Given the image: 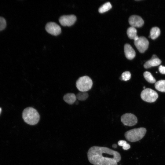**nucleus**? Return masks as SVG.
Instances as JSON below:
<instances>
[{"mask_svg": "<svg viewBox=\"0 0 165 165\" xmlns=\"http://www.w3.org/2000/svg\"><path fill=\"white\" fill-rule=\"evenodd\" d=\"M121 120L124 125L128 126H134L138 122L137 117L130 113H127L123 115L121 117Z\"/></svg>", "mask_w": 165, "mask_h": 165, "instance_id": "6", "label": "nucleus"}, {"mask_svg": "<svg viewBox=\"0 0 165 165\" xmlns=\"http://www.w3.org/2000/svg\"><path fill=\"white\" fill-rule=\"evenodd\" d=\"M127 143L126 141L124 140H121L119 141L118 142V144L119 146H123L125 144H126Z\"/></svg>", "mask_w": 165, "mask_h": 165, "instance_id": "23", "label": "nucleus"}, {"mask_svg": "<svg viewBox=\"0 0 165 165\" xmlns=\"http://www.w3.org/2000/svg\"><path fill=\"white\" fill-rule=\"evenodd\" d=\"M145 87L144 86V88L145 89Z\"/></svg>", "mask_w": 165, "mask_h": 165, "instance_id": "28", "label": "nucleus"}, {"mask_svg": "<svg viewBox=\"0 0 165 165\" xmlns=\"http://www.w3.org/2000/svg\"><path fill=\"white\" fill-rule=\"evenodd\" d=\"M112 5L109 2H107L100 7L98 9L100 13H102L109 10L112 8Z\"/></svg>", "mask_w": 165, "mask_h": 165, "instance_id": "18", "label": "nucleus"}, {"mask_svg": "<svg viewBox=\"0 0 165 165\" xmlns=\"http://www.w3.org/2000/svg\"><path fill=\"white\" fill-rule=\"evenodd\" d=\"M76 103V105H77V104H78V101H76V103Z\"/></svg>", "mask_w": 165, "mask_h": 165, "instance_id": "27", "label": "nucleus"}, {"mask_svg": "<svg viewBox=\"0 0 165 165\" xmlns=\"http://www.w3.org/2000/svg\"><path fill=\"white\" fill-rule=\"evenodd\" d=\"M45 29L47 32L53 35H57L61 32V29L60 26L53 22L47 23L46 25Z\"/></svg>", "mask_w": 165, "mask_h": 165, "instance_id": "8", "label": "nucleus"}, {"mask_svg": "<svg viewBox=\"0 0 165 165\" xmlns=\"http://www.w3.org/2000/svg\"><path fill=\"white\" fill-rule=\"evenodd\" d=\"M155 87L158 90L165 92V80H161L157 81L155 82Z\"/></svg>", "mask_w": 165, "mask_h": 165, "instance_id": "16", "label": "nucleus"}, {"mask_svg": "<svg viewBox=\"0 0 165 165\" xmlns=\"http://www.w3.org/2000/svg\"><path fill=\"white\" fill-rule=\"evenodd\" d=\"M160 72L163 74H165V67L160 65L159 68Z\"/></svg>", "mask_w": 165, "mask_h": 165, "instance_id": "22", "label": "nucleus"}, {"mask_svg": "<svg viewBox=\"0 0 165 165\" xmlns=\"http://www.w3.org/2000/svg\"><path fill=\"white\" fill-rule=\"evenodd\" d=\"M87 155L89 161L94 165H117L121 160L119 152L105 147L92 146Z\"/></svg>", "mask_w": 165, "mask_h": 165, "instance_id": "1", "label": "nucleus"}, {"mask_svg": "<svg viewBox=\"0 0 165 165\" xmlns=\"http://www.w3.org/2000/svg\"><path fill=\"white\" fill-rule=\"evenodd\" d=\"M124 51L125 56L128 59L132 60L135 57L136 55L135 51L129 44L125 45Z\"/></svg>", "mask_w": 165, "mask_h": 165, "instance_id": "11", "label": "nucleus"}, {"mask_svg": "<svg viewBox=\"0 0 165 165\" xmlns=\"http://www.w3.org/2000/svg\"><path fill=\"white\" fill-rule=\"evenodd\" d=\"M22 118L27 124L34 125L39 122L40 116L37 111L31 107H27L24 109L22 113Z\"/></svg>", "mask_w": 165, "mask_h": 165, "instance_id": "2", "label": "nucleus"}, {"mask_svg": "<svg viewBox=\"0 0 165 165\" xmlns=\"http://www.w3.org/2000/svg\"><path fill=\"white\" fill-rule=\"evenodd\" d=\"M131 78V73L129 71H125L122 74L120 79L121 80L127 81L129 80Z\"/></svg>", "mask_w": 165, "mask_h": 165, "instance_id": "20", "label": "nucleus"}, {"mask_svg": "<svg viewBox=\"0 0 165 165\" xmlns=\"http://www.w3.org/2000/svg\"><path fill=\"white\" fill-rule=\"evenodd\" d=\"M6 26V22L5 19L2 17L0 16V31L4 30Z\"/></svg>", "mask_w": 165, "mask_h": 165, "instance_id": "21", "label": "nucleus"}, {"mask_svg": "<svg viewBox=\"0 0 165 165\" xmlns=\"http://www.w3.org/2000/svg\"><path fill=\"white\" fill-rule=\"evenodd\" d=\"M1 112H2V109L1 108H0V114L1 113Z\"/></svg>", "mask_w": 165, "mask_h": 165, "instance_id": "26", "label": "nucleus"}, {"mask_svg": "<svg viewBox=\"0 0 165 165\" xmlns=\"http://www.w3.org/2000/svg\"><path fill=\"white\" fill-rule=\"evenodd\" d=\"M161 63V61L158 57L155 58H151L144 65V67L145 68H150L152 67L156 66L159 65Z\"/></svg>", "mask_w": 165, "mask_h": 165, "instance_id": "12", "label": "nucleus"}, {"mask_svg": "<svg viewBox=\"0 0 165 165\" xmlns=\"http://www.w3.org/2000/svg\"><path fill=\"white\" fill-rule=\"evenodd\" d=\"M127 34L128 37L130 39H134L137 36V30L134 27L131 26L127 30Z\"/></svg>", "mask_w": 165, "mask_h": 165, "instance_id": "15", "label": "nucleus"}, {"mask_svg": "<svg viewBox=\"0 0 165 165\" xmlns=\"http://www.w3.org/2000/svg\"><path fill=\"white\" fill-rule=\"evenodd\" d=\"M146 132V129L144 127L134 128L126 132L124 136L127 141L134 142L139 141L143 138Z\"/></svg>", "mask_w": 165, "mask_h": 165, "instance_id": "3", "label": "nucleus"}, {"mask_svg": "<svg viewBox=\"0 0 165 165\" xmlns=\"http://www.w3.org/2000/svg\"><path fill=\"white\" fill-rule=\"evenodd\" d=\"M129 23L132 27L134 28L141 27L143 25L144 21L140 16L134 15L129 17Z\"/></svg>", "mask_w": 165, "mask_h": 165, "instance_id": "10", "label": "nucleus"}, {"mask_svg": "<svg viewBox=\"0 0 165 165\" xmlns=\"http://www.w3.org/2000/svg\"><path fill=\"white\" fill-rule=\"evenodd\" d=\"M145 79L149 83H153L155 82L156 80L151 74L149 72L146 71L143 74Z\"/></svg>", "mask_w": 165, "mask_h": 165, "instance_id": "17", "label": "nucleus"}, {"mask_svg": "<svg viewBox=\"0 0 165 165\" xmlns=\"http://www.w3.org/2000/svg\"><path fill=\"white\" fill-rule=\"evenodd\" d=\"M141 97L144 101L148 102H155L157 99L158 95L157 92L150 88H146L142 90Z\"/></svg>", "mask_w": 165, "mask_h": 165, "instance_id": "5", "label": "nucleus"}, {"mask_svg": "<svg viewBox=\"0 0 165 165\" xmlns=\"http://www.w3.org/2000/svg\"><path fill=\"white\" fill-rule=\"evenodd\" d=\"M160 33V31L159 28L156 27H153L150 31L149 37H150L152 39H155L159 36Z\"/></svg>", "mask_w": 165, "mask_h": 165, "instance_id": "14", "label": "nucleus"}, {"mask_svg": "<svg viewBox=\"0 0 165 165\" xmlns=\"http://www.w3.org/2000/svg\"><path fill=\"white\" fill-rule=\"evenodd\" d=\"M130 147V145L127 143L125 144L122 147L125 150H127L129 149Z\"/></svg>", "mask_w": 165, "mask_h": 165, "instance_id": "24", "label": "nucleus"}, {"mask_svg": "<svg viewBox=\"0 0 165 165\" xmlns=\"http://www.w3.org/2000/svg\"><path fill=\"white\" fill-rule=\"evenodd\" d=\"M76 98L80 101H84L87 99L88 97V94L85 92H80L79 93L76 95Z\"/></svg>", "mask_w": 165, "mask_h": 165, "instance_id": "19", "label": "nucleus"}, {"mask_svg": "<svg viewBox=\"0 0 165 165\" xmlns=\"http://www.w3.org/2000/svg\"><path fill=\"white\" fill-rule=\"evenodd\" d=\"M135 46L141 53H144L148 47L149 42L147 39L144 36L139 37L138 39L134 41Z\"/></svg>", "mask_w": 165, "mask_h": 165, "instance_id": "7", "label": "nucleus"}, {"mask_svg": "<svg viewBox=\"0 0 165 165\" xmlns=\"http://www.w3.org/2000/svg\"><path fill=\"white\" fill-rule=\"evenodd\" d=\"M76 20V16L73 15L62 16L59 20L60 24L64 26H71L74 24Z\"/></svg>", "mask_w": 165, "mask_h": 165, "instance_id": "9", "label": "nucleus"}, {"mask_svg": "<svg viewBox=\"0 0 165 165\" xmlns=\"http://www.w3.org/2000/svg\"><path fill=\"white\" fill-rule=\"evenodd\" d=\"M64 101L68 104L72 105L76 100V95L73 93H67L64 95L63 97Z\"/></svg>", "mask_w": 165, "mask_h": 165, "instance_id": "13", "label": "nucleus"}, {"mask_svg": "<svg viewBox=\"0 0 165 165\" xmlns=\"http://www.w3.org/2000/svg\"><path fill=\"white\" fill-rule=\"evenodd\" d=\"M93 85L92 79L89 76H84L79 78L76 83L77 89L80 92H85L90 90Z\"/></svg>", "mask_w": 165, "mask_h": 165, "instance_id": "4", "label": "nucleus"}, {"mask_svg": "<svg viewBox=\"0 0 165 165\" xmlns=\"http://www.w3.org/2000/svg\"><path fill=\"white\" fill-rule=\"evenodd\" d=\"M112 147L113 148H116L117 147V145L116 144H113L112 145Z\"/></svg>", "mask_w": 165, "mask_h": 165, "instance_id": "25", "label": "nucleus"}]
</instances>
